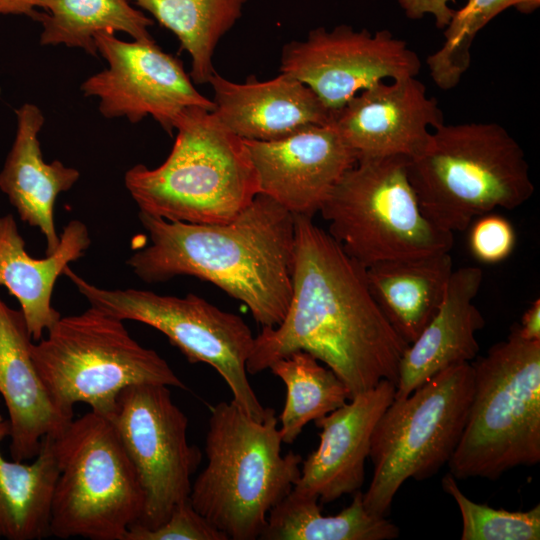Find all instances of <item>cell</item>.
Returning a JSON list of instances; mask_svg holds the SVG:
<instances>
[{
  "instance_id": "1",
  "label": "cell",
  "mask_w": 540,
  "mask_h": 540,
  "mask_svg": "<svg viewBox=\"0 0 540 540\" xmlns=\"http://www.w3.org/2000/svg\"><path fill=\"white\" fill-rule=\"evenodd\" d=\"M292 297L283 321L262 327L246 362L257 374L276 360L305 351L345 384L350 399L381 380L397 384L408 343L387 320L352 259L313 218L293 215Z\"/></svg>"
},
{
  "instance_id": "2",
  "label": "cell",
  "mask_w": 540,
  "mask_h": 540,
  "mask_svg": "<svg viewBox=\"0 0 540 540\" xmlns=\"http://www.w3.org/2000/svg\"><path fill=\"white\" fill-rule=\"evenodd\" d=\"M149 244L126 264L146 283L191 276L246 305L262 327L279 325L292 297L294 216L258 194L222 224L168 221L139 212Z\"/></svg>"
},
{
  "instance_id": "3",
  "label": "cell",
  "mask_w": 540,
  "mask_h": 540,
  "mask_svg": "<svg viewBox=\"0 0 540 540\" xmlns=\"http://www.w3.org/2000/svg\"><path fill=\"white\" fill-rule=\"evenodd\" d=\"M277 426L273 408L261 421L232 400L211 408L208 463L193 482L189 500L228 540L259 539L271 509L300 478L303 458L281 454Z\"/></svg>"
},
{
  "instance_id": "4",
  "label": "cell",
  "mask_w": 540,
  "mask_h": 540,
  "mask_svg": "<svg viewBox=\"0 0 540 540\" xmlns=\"http://www.w3.org/2000/svg\"><path fill=\"white\" fill-rule=\"evenodd\" d=\"M175 130L174 145L161 165L137 164L124 175L139 212L196 224L235 219L259 194L244 140L200 107L186 109Z\"/></svg>"
},
{
  "instance_id": "5",
  "label": "cell",
  "mask_w": 540,
  "mask_h": 540,
  "mask_svg": "<svg viewBox=\"0 0 540 540\" xmlns=\"http://www.w3.org/2000/svg\"><path fill=\"white\" fill-rule=\"evenodd\" d=\"M407 168L425 215L452 233L496 208L514 210L534 193L523 149L495 122L440 124Z\"/></svg>"
},
{
  "instance_id": "6",
  "label": "cell",
  "mask_w": 540,
  "mask_h": 540,
  "mask_svg": "<svg viewBox=\"0 0 540 540\" xmlns=\"http://www.w3.org/2000/svg\"><path fill=\"white\" fill-rule=\"evenodd\" d=\"M473 394L448 463L456 479H498L540 462V341L513 326L507 339L472 362Z\"/></svg>"
},
{
  "instance_id": "7",
  "label": "cell",
  "mask_w": 540,
  "mask_h": 540,
  "mask_svg": "<svg viewBox=\"0 0 540 540\" xmlns=\"http://www.w3.org/2000/svg\"><path fill=\"white\" fill-rule=\"evenodd\" d=\"M123 322L90 306L60 317L46 337L31 344L36 368L66 414L74 416V405L86 403L108 416L120 392L135 384L186 389L167 361L132 338Z\"/></svg>"
},
{
  "instance_id": "8",
  "label": "cell",
  "mask_w": 540,
  "mask_h": 540,
  "mask_svg": "<svg viewBox=\"0 0 540 540\" xmlns=\"http://www.w3.org/2000/svg\"><path fill=\"white\" fill-rule=\"evenodd\" d=\"M409 158L359 159L320 214L328 233L365 268L384 261L450 252L454 235L423 212L408 176Z\"/></svg>"
},
{
  "instance_id": "9",
  "label": "cell",
  "mask_w": 540,
  "mask_h": 540,
  "mask_svg": "<svg viewBox=\"0 0 540 540\" xmlns=\"http://www.w3.org/2000/svg\"><path fill=\"white\" fill-rule=\"evenodd\" d=\"M58 476L49 532L61 539L124 540L144 493L111 420L90 411L53 438Z\"/></svg>"
},
{
  "instance_id": "10",
  "label": "cell",
  "mask_w": 540,
  "mask_h": 540,
  "mask_svg": "<svg viewBox=\"0 0 540 540\" xmlns=\"http://www.w3.org/2000/svg\"><path fill=\"white\" fill-rule=\"evenodd\" d=\"M473 394V368H447L409 395L394 398L373 431V475L363 503L387 517L396 493L410 478L434 476L448 464L465 427Z\"/></svg>"
},
{
  "instance_id": "11",
  "label": "cell",
  "mask_w": 540,
  "mask_h": 540,
  "mask_svg": "<svg viewBox=\"0 0 540 540\" xmlns=\"http://www.w3.org/2000/svg\"><path fill=\"white\" fill-rule=\"evenodd\" d=\"M63 274L90 306L122 321L133 320L153 327L190 363L213 367L230 388L232 401L252 418L264 419L268 407H263L257 398L246 370L255 337L240 316L223 311L193 293L177 297L131 288H100L69 266Z\"/></svg>"
},
{
  "instance_id": "12",
  "label": "cell",
  "mask_w": 540,
  "mask_h": 540,
  "mask_svg": "<svg viewBox=\"0 0 540 540\" xmlns=\"http://www.w3.org/2000/svg\"><path fill=\"white\" fill-rule=\"evenodd\" d=\"M107 417L144 493L136 524L154 529L189 498L191 476L202 460L200 449L188 442V418L173 402L168 386L153 383L122 390Z\"/></svg>"
},
{
  "instance_id": "13",
  "label": "cell",
  "mask_w": 540,
  "mask_h": 540,
  "mask_svg": "<svg viewBox=\"0 0 540 540\" xmlns=\"http://www.w3.org/2000/svg\"><path fill=\"white\" fill-rule=\"evenodd\" d=\"M95 43L108 67L87 78L81 90L99 100L104 117H125L135 124L151 116L171 135L186 109L213 111V101L195 88L183 63L161 50L154 40L129 42L114 33L101 32Z\"/></svg>"
},
{
  "instance_id": "14",
  "label": "cell",
  "mask_w": 540,
  "mask_h": 540,
  "mask_svg": "<svg viewBox=\"0 0 540 540\" xmlns=\"http://www.w3.org/2000/svg\"><path fill=\"white\" fill-rule=\"evenodd\" d=\"M420 58L388 30L371 33L340 25L311 30L284 45L280 72L308 86L333 114L380 81L416 77Z\"/></svg>"
},
{
  "instance_id": "15",
  "label": "cell",
  "mask_w": 540,
  "mask_h": 540,
  "mask_svg": "<svg viewBox=\"0 0 540 540\" xmlns=\"http://www.w3.org/2000/svg\"><path fill=\"white\" fill-rule=\"evenodd\" d=\"M444 123L436 98L416 77L380 81L360 91L333 116L336 131L359 159L420 155Z\"/></svg>"
},
{
  "instance_id": "16",
  "label": "cell",
  "mask_w": 540,
  "mask_h": 540,
  "mask_svg": "<svg viewBox=\"0 0 540 540\" xmlns=\"http://www.w3.org/2000/svg\"><path fill=\"white\" fill-rule=\"evenodd\" d=\"M244 142L257 173L259 194L292 215L313 218L357 162L332 122L306 127L279 140Z\"/></svg>"
},
{
  "instance_id": "17",
  "label": "cell",
  "mask_w": 540,
  "mask_h": 540,
  "mask_svg": "<svg viewBox=\"0 0 540 540\" xmlns=\"http://www.w3.org/2000/svg\"><path fill=\"white\" fill-rule=\"evenodd\" d=\"M396 385L381 380L336 410L316 419L320 442L301 464L300 478L293 487L330 503L354 494L365 479L373 431L395 396Z\"/></svg>"
},
{
  "instance_id": "18",
  "label": "cell",
  "mask_w": 540,
  "mask_h": 540,
  "mask_svg": "<svg viewBox=\"0 0 540 540\" xmlns=\"http://www.w3.org/2000/svg\"><path fill=\"white\" fill-rule=\"evenodd\" d=\"M31 335L20 310L0 297V394L8 412L10 456H37L46 437H57L74 416L54 402L31 355Z\"/></svg>"
},
{
  "instance_id": "19",
  "label": "cell",
  "mask_w": 540,
  "mask_h": 540,
  "mask_svg": "<svg viewBox=\"0 0 540 540\" xmlns=\"http://www.w3.org/2000/svg\"><path fill=\"white\" fill-rule=\"evenodd\" d=\"M208 84L214 92V114L243 140H279L333 120L308 86L285 73L266 81L251 75L236 83L215 72Z\"/></svg>"
},
{
  "instance_id": "20",
  "label": "cell",
  "mask_w": 540,
  "mask_h": 540,
  "mask_svg": "<svg viewBox=\"0 0 540 540\" xmlns=\"http://www.w3.org/2000/svg\"><path fill=\"white\" fill-rule=\"evenodd\" d=\"M482 281L480 267L453 270L438 311L400 359L394 398L405 397L441 371L478 356L476 333L485 321L473 301Z\"/></svg>"
},
{
  "instance_id": "21",
  "label": "cell",
  "mask_w": 540,
  "mask_h": 540,
  "mask_svg": "<svg viewBox=\"0 0 540 540\" xmlns=\"http://www.w3.org/2000/svg\"><path fill=\"white\" fill-rule=\"evenodd\" d=\"M16 118L15 138L0 171V190L21 220L42 233L48 255L60 242L54 221L55 201L73 187L80 172L59 160L44 161L39 133L45 119L38 106L23 104L16 110Z\"/></svg>"
},
{
  "instance_id": "22",
  "label": "cell",
  "mask_w": 540,
  "mask_h": 540,
  "mask_svg": "<svg viewBox=\"0 0 540 540\" xmlns=\"http://www.w3.org/2000/svg\"><path fill=\"white\" fill-rule=\"evenodd\" d=\"M90 244L87 226L71 220L64 227L56 250L35 259L25 249L14 216H0V286L19 302L33 340H40L61 317L51 304L55 282L70 262L84 255Z\"/></svg>"
},
{
  "instance_id": "23",
  "label": "cell",
  "mask_w": 540,
  "mask_h": 540,
  "mask_svg": "<svg viewBox=\"0 0 540 540\" xmlns=\"http://www.w3.org/2000/svg\"><path fill=\"white\" fill-rule=\"evenodd\" d=\"M452 272L450 252H443L373 264L366 279L387 320L410 344L438 311Z\"/></svg>"
},
{
  "instance_id": "24",
  "label": "cell",
  "mask_w": 540,
  "mask_h": 540,
  "mask_svg": "<svg viewBox=\"0 0 540 540\" xmlns=\"http://www.w3.org/2000/svg\"><path fill=\"white\" fill-rule=\"evenodd\" d=\"M0 414V446L9 436ZM58 463L53 437H46L31 464L6 459L0 447V539L39 540L50 535L49 517Z\"/></svg>"
},
{
  "instance_id": "25",
  "label": "cell",
  "mask_w": 540,
  "mask_h": 540,
  "mask_svg": "<svg viewBox=\"0 0 540 540\" xmlns=\"http://www.w3.org/2000/svg\"><path fill=\"white\" fill-rule=\"evenodd\" d=\"M399 528L386 517L368 512L359 490L337 515L324 516L319 499L292 489L267 517L263 540H391Z\"/></svg>"
},
{
  "instance_id": "26",
  "label": "cell",
  "mask_w": 540,
  "mask_h": 540,
  "mask_svg": "<svg viewBox=\"0 0 540 540\" xmlns=\"http://www.w3.org/2000/svg\"><path fill=\"white\" fill-rule=\"evenodd\" d=\"M32 16L42 25V45H65L98 54L95 36L124 32L139 41H153V21L128 0H35Z\"/></svg>"
},
{
  "instance_id": "27",
  "label": "cell",
  "mask_w": 540,
  "mask_h": 540,
  "mask_svg": "<svg viewBox=\"0 0 540 540\" xmlns=\"http://www.w3.org/2000/svg\"><path fill=\"white\" fill-rule=\"evenodd\" d=\"M179 40L191 58L190 77L208 84L216 72L213 56L222 37L235 25L248 0H132Z\"/></svg>"
},
{
  "instance_id": "28",
  "label": "cell",
  "mask_w": 540,
  "mask_h": 540,
  "mask_svg": "<svg viewBox=\"0 0 540 540\" xmlns=\"http://www.w3.org/2000/svg\"><path fill=\"white\" fill-rule=\"evenodd\" d=\"M269 369L286 387L285 405L279 417L283 443L292 444L310 421L350 400L342 380L305 351H294L273 362Z\"/></svg>"
},
{
  "instance_id": "29",
  "label": "cell",
  "mask_w": 540,
  "mask_h": 540,
  "mask_svg": "<svg viewBox=\"0 0 540 540\" xmlns=\"http://www.w3.org/2000/svg\"><path fill=\"white\" fill-rule=\"evenodd\" d=\"M518 0H468L445 27L442 46L427 57L430 77L437 87H456L471 62V47L478 32Z\"/></svg>"
},
{
  "instance_id": "30",
  "label": "cell",
  "mask_w": 540,
  "mask_h": 540,
  "mask_svg": "<svg viewBox=\"0 0 540 540\" xmlns=\"http://www.w3.org/2000/svg\"><path fill=\"white\" fill-rule=\"evenodd\" d=\"M442 488L456 502L462 518V540H539L540 505L528 511L495 509L469 499L448 472Z\"/></svg>"
},
{
  "instance_id": "31",
  "label": "cell",
  "mask_w": 540,
  "mask_h": 540,
  "mask_svg": "<svg viewBox=\"0 0 540 540\" xmlns=\"http://www.w3.org/2000/svg\"><path fill=\"white\" fill-rule=\"evenodd\" d=\"M124 540H228L195 510L189 498L178 504L169 518L154 529L132 525Z\"/></svg>"
},
{
  "instance_id": "32",
  "label": "cell",
  "mask_w": 540,
  "mask_h": 540,
  "mask_svg": "<svg viewBox=\"0 0 540 540\" xmlns=\"http://www.w3.org/2000/svg\"><path fill=\"white\" fill-rule=\"evenodd\" d=\"M470 226L469 248L478 261L486 264L499 263L513 252L516 233L505 217L487 213L477 217Z\"/></svg>"
},
{
  "instance_id": "33",
  "label": "cell",
  "mask_w": 540,
  "mask_h": 540,
  "mask_svg": "<svg viewBox=\"0 0 540 540\" xmlns=\"http://www.w3.org/2000/svg\"><path fill=\"white\" fill-rule=\"evenodd\" d=\"M398 2L410 19H420L426 14L433 15L439 29L449 24L455 11L449 7V3H454L455 0H398Z\"/></svg>"
},
{
  "instance_id": "34",
  "label": "cell",
  "mask_w": 540,
  "mask_h": 540,
  "mask_svg": "<svg viewBox=\"0 0 540 540\" xmlns=\"http://www.w3.org/2000/svg\"><path fill=\"white\" fill-rule=\"evenodd\" d=\"M520 336L528 341H540V300H534L516 325Z\"/></svg>"
},
{
  "instance_id": "35",
  "label": "cell",
  "mask_w": 540,
  "mask_h": 540,
  "mask_svg": "<svg viewBox=\"0 0 540 540\" xmlns=\"http://www.w3.org/2000/svg\"><path fill=\"white\" fill-rule=\"evenodd\" d=\"M35 0H0V15L24 14L33 16Z\"/></svg>"
},
{
  "instance_id": "36",
  "label": "cell",
  "mask_w": 540,
  "mask_h": 540,
  "mask_svg": "<svg viewBox=\"0 0 540 540\" xmlns=\"http://www.w3.org/2000/svg\"><path fill=\"white\" fill-rule=\"evenodd\" d=\"M539 5L540 0H518L514 7L522 13H531L535 11Z\"/></svg>"
}]
</instances>
